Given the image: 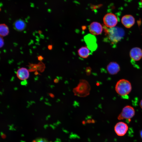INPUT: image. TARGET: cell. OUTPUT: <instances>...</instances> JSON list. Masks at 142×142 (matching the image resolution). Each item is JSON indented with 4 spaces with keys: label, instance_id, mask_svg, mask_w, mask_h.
Wrapping results in <instances>:
<instances>
[{
    "label": "cell",
    "instance_id": "obj_28",
    "mask_svg": "<svg viewBox=\"0 0 142 142\" xmlns=\"http://www.w3.org/2000/svg\"><path fill=\"white\" fill-rule=\"evenodd\" d=\"M141 3L142 5V0H141Z\"/></svg>",
    "mask_w": 142,
    "mask_h": 142
},
{
    "label": "cell",
    "instance_id": "obj_3",
    "mask_svg": "<svg viewBox=\"0 0 142 142\" xmlns=\"http://www.w3.org/2000/svg\"><path fill=\"white\" fill-rule=\"evenodd\" d=\"M132 87L130 83L124 79L119 80L117 82L115 86L116 93L121 96L127 95L131 92Z\"/></svg>",
    "mask_w": 142,
    "mask_h": 142
},
{
    "label": "cell",
    "instance_id": "obj_20",
    "mask_svg": "<svg viewBox=\"0 0 142 142\" xmlns=\"http://www.w3.org/2000/svg\"><path fill=\"white\" fill-rule=\"evenodd\" d=\"M38 59L40 61L42 60L43 59V57L41 56H40L38 57Z\"/></svg>",
    "mask_w": 142,
    "mask_h": 142
},
{
    "label": "cell",
    "instance_id": "obj_11",
    "mask_svg": "<svg viewBox=\"0 0 142 142\" xmlns=\"http://www.w3.org/2000/svg\"><path fill=\"white\" fill-rule=\"evenodd\" d=\"M106 68L108 72L111 75L116 74L120 69L119 65L115 62L110 63L107 65Z\"/></svg>",
    "mask_w": 142,
    "mask_h": 142
},
{
    "label": "cell",
    "instance_id": "obj_16",
    "mask_svg": "<svg viewBox=\"0 0 142 142\" xmlns=\"http://www.w3.org/2000/svg\"><path fill=\"white\" fill-rule=\"evenodd\" d=\"M33 142H49L44 139L39 138L34 140Z\"/></svg>",
    "mask_w": 142,
    "mask_h": 142
},
{
    "label": "cell",
    "instance_id": "obj_10",
    "mask_svg": "<svg viewBox=\"0 0 142 142\" xmlns=\"http://www.w3.org/2000/svg\"><path fill=\"white\" fill-rule=\"evenodd\" d=\"M129 55L133 60L139 61L142 58V50L139 47H134L130 50Z\"/></svg>",
    "mask_w": 142,
    "mask_h": 142
},
{
    "label": "cell",
    "instance_id": "obj_18",
    "mask_svg": "<svg viewBox=\"0 0 142 142\" xmlns=\"http://www.w3.org/2000/svg\"><path fill=\"white\" fill-rule=\"evenodd\" d=\"M0 48H1L3 46L4 44V40L2 37L0 36Z\"/></svg>",
    "mask_w": 142,
    "mask_h": 142
},
{
    "label": "cell",
    "instance_id": "obj_27",
    "mask_svg": "<svg viewBox=\"0 0 142 142\" xmlns=\"http://www.w3.org/2000/svg\"><path fill=\"white\" fill-rule=\"evenodd\" d=\"M96 85L97 86H99V83H96Z\"/></svg>",
    "mask_w": 142,
    "mask_h": 142
},
{
    "label": "cell",
    "instance_id": "obj_2",
    "mask_svg": "<svg viewBox=\"0 0 142 142\" xmlns=\"http://www.w3.org/2000/svg\"><path fill=\"white\" fill-rule=\"evenodd\" d=\"M90 86L88 81L84 79L80 80L77 86L74 88L73 92L76 96L85 97L90 94Z\"/></svg>",
    "mask_w": 142,
    "mask_h": 142
},
{
    "label": "cell",
    "instance_id": "obj_26",
    "mask_svg": "<svg viewBox=\"0 0 142 142\" xmlns=\"http://www.w3.org/2000/svg\"><path fill=\"white\" fill-rule=\"evenodd\" d=\"M38 72H35V74L36 75H37L38 74Z\"/></svg>",
    "mask_w": 142,
    "mask_h": 142
},
{
    "label": "cell",
    "instance_id": "obj_25",
    "mask_svg": "<svg viewBox=\"0 0 142 142\" xmlns=\"http://www.w3.org/2000/svg\"><path fill=\"white\" fill-rule=\"evenodd\" d=\"M140 135L141 138H142V130L140 132Z\"/></svg>",
    "mask_w": 142,
    "mask_h": 142
},
{
    "label": "cell",
    "instance_id": "obj_12",
    "mask_svg": "<svg viewBox=\"0 0 142 142\" xmlns=\"http://www.w3.org/2000/svg\"><path fill=\"white\" fill-rule=\"evenodd\" d=\"M18 78L22 80H26L29 77V73L28 70L26 68H22L18 69L17 73Z\"/></svg>",
    "mask_w": 142,
    "mask_h": 142
},
{
    "label": "cell",
    "instance_id": "obj_8",
    "mask_svg": "<svg viewBox=\"0 0 142 142\" xmlns=\"http://www.w3.org/2000/svg\"><path fill=\"white\" fill-rule=\"evenodd\" d=\"M89 30L91 34L94 35H99L102 33L103 28L99 23L94 22L90 25Z\"/></svg>",
    "mask_w": 142,
    "mask_h": 142
},
{
    "label": "cell",
    "instance_id": "obj_6",
    "mask_svg": "<svg viewBox=\"0 0 142 142\" xmlns=\"http://www.w3.org/2000/svg\"><path fill=\"white\" fill-rule=\"evenodd\" d=\"M84 41L87 47L92 52L95 50L97 47V40L94 35L88 34L84 37Z\"/></svg>",
    "mask_w": 142,
    "mask_h": 142
},
{
    "label": "cell",
    "instance_id": "obj_7",
    "mask_svg": "<svg viewBox=\"0 0 142 142\" xmlns=\"http://www.w3.org/2000/svg\"><path fill=\"white\" fill-rule=\"evenodd\" d=\"M128 128L126 124L122 122H120L117 123L115 125L114 130L118 136H123L126 133Z\"/></svg>",
    "mask_w": 142,
    "mask_h": 142
},
{
    "label": "cell",
    "instance_id": "obj_5",
    "mask_svg": "<svg viewBox=\"0 0 142 142\" xmlns=\"http://www.w3.org/2000/svg\"><path fill=\"white\" fill-rule=\"evenodd\" d=\"M104 23L109 28L115 27L118 22V19L115 15L111 13L106 14L103 18Z\"/></svg>",
    "mask_w": 142,
    "mask_h": 142
},
{
    "label": "cell",
    "instance_id": "obj_9",
    "mask_svg": "<svg viewBox=\"0 0 142 142\" xmlns=\"http://www.w3.org/2000/svg\"><path fill=\"white\" fill-rule=\"evenodd\" d=\"M121 22L126 28H129L133 26L135 23V19L131 15L128 14L123 16L121 19Z\"/></svg>",
    "mask_w": 142,
    "mask_h": 142
},
{
    "label": "cell",
    "instance_id": "obj_1",
    "mask_svg": "<svg viewBox=\"0 0 142 142\" xmlns=\"http://www.w3.org/2000/svg\"><path fill=\"white\" fill-rule=\"evenodd\" d=\"M106 38L112 44L116 43L120 41L124 34V31L122 28L114 27L106 29L104 28Z\"/></svg>",
    "mask_w": 142,
    "mask_h": 142
},
{
    "label": "cell",
    "instance_id": "obj_13",
    "mask_svg": "<svg viewBox=\"0 0 142 142\" xmlns=\"http://www.w3.org/2000/svg\"><path fill=\"white\" fill-rule=\"evenodd\" d=\"M13 27L17 31H22L24 30L26 27V24L25 22L21 19L17 20L14 23Z\"/></svg>",
    "mask_w": 142,
    "mask_h": 142
},
{
    "label": "cell",
    "instance_id": "obj_22",
    "mask_svg": "<svg viewBox=\"0 0 142 142\" xmlns=\"http://www.w3.org/2000/svg\"><path fill=\"white\" fill-rule=\"evenodd\" d=\"M59 80L58 79L55 78L54 80V82L55 83H57L58 82Z\"/></svg>",
    "mask_w": 142,
    "mask_h": 142
},
{
    "label": "cell",
    "instance_id": "obj_14",
    "mask_svg": "<svg viewBox=\"0 0 142 142\" xmlns=\"http://www.w3.org/2000/svg\"><path fill=\"white\" fill-rule=\"evenodd\" d=\"M90 50L87 47H83L78 50V53L80 57L83 58H86L90 54Z\"/></svg>",
    "mask_w": 142,
    "mask_h": 142
},
{
    "label": "cell",
    "instance_id": "obj_24",
    "mask_svg": "<svg viewBox=\"0 0 142 142\" xmlns=\"http://www.w3.org/2000/svg\"><path fill=\"white\" fill-rule=\"evenodd\" d=\"M49 95L52 98H54V95L52 93H50Z\"/></svg>",
    "mask_w": 142,
    "mask_h": 142
},
{
    "label": "cell",
    "instance_id": "obj_15",
    "mask_svg": "<svg viewBox=\"0 0 142 142\" xmlns=\"http://www.w3.org/2000/svg\"><path fill=\"white\" fill-rule=\"evenodd\" d=\"M9 33V30L8 26L4 24L0 25V36L3 37L7 35Z\"/></svg>",
    "mask_w": 142,
    "mask_h": 142
},
{
    "label": "cell",
    "instance_id": "obj_23",
    "mask_svg": "<svg viewBox=\"0 0 142 142\" xmlns=\"http://www.w3.org/2000/svg\"><path fill=\"white\" fill-rule=\"evenodd\" d=\"M140 105L141 109H142V99L141 100L140 103Z\"/></svg>",
    "mask_w": 142,
    "mask_h": 142
},
{
    "label": "cell",
    "instance_id": "obj_21",
    "mask_svg": "<svg viewBox=\"0 0 142 142\" xmlns=\"http://www.w3.org/2000/svg\"><path fill=\"white\" fill-rule=\"evenodd\" d=\"M48 48L49 50H51L52 48V45H49L48 46Z\"/></svg>",
    "mask_w": 142,
    "mask_h": 142
},
{
    "label": "cell",
    "instance_id": "obj_17",
    "mask_svg": "<svg viewBox=\"0 0 142 142\" xmlns=\"http://www.w3.org/2000/svg\"><path fill=\"white\" fill-rule=\"evenodd\" d=\"M91 70V69L90 67H88L86 69V72L87 75H90Z\"/></svg>",
    "mask_w": 142,
    "mask_h": 142
},
{
    "label": "cell",
    "instance_id": "obj_19",
    "mask_svg": "<svg viewBox=\"0 0 142 142\" xmlns=\"http://www.w3.org/2000/svg\"><path fill=\"white\" fill-rule=\"evenodd\" d=\"M27 82L26 80H23L21 82V84L22 85H26L27 84Z\"/></svg>",
    "mask_w": 142,
    "mask_h": 142
},
{
    "label": "cell",
    "instance_id": "obj_4",
    "mask_svg": "<svg viewBox=\"0 0 142 142\" xmlns=\"http://www.w3.org/2000/svg\"><path fill=\"white\" fill-rule=\"evenodd\" d=\"M135 111L134 109L130 105H127L123 108L122 111L118 117L119 120L123 119H130L134 115Z\"/></svg>",
    "mask_w": 142,
    "mask_h": 142
}]
</instances>
